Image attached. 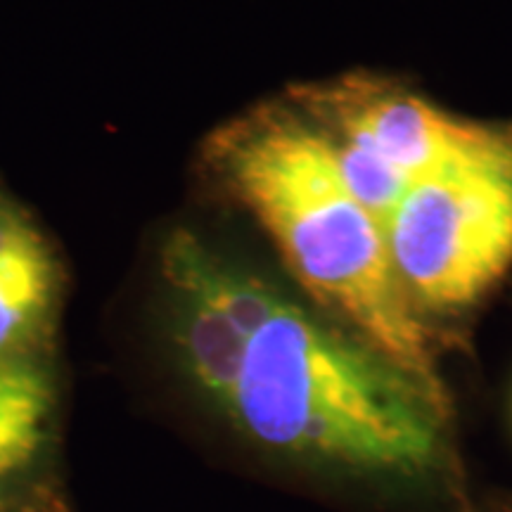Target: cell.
I'll return each mask as SVG.
<instances>
[{
  "label": "cell",
  "mask_w": 512,
  "mask_h": 512,
  "mask_svg": "<svg viewBox=\"0 0 512 512\" xmlns=\"http://www.w3.org/2000/svg\"><path fill=\"white\" fill-rule=\"evenodd\" d=\"M60 268L43 230L0 185V361L38 358L53 330Z\"/></svg>",
  "instance_id": "5"
},
{
  "label": "cell",
  "mask_w": 512,
  "mask_h": 512,
  "mask_svg": "<svg viewBox=\"0 0 512 512\" xmlns=\"http://www.w3.org/2000/svg\"><path fill=\"white\" fill-rule=\"evenodd\" d=\"M171 356L254 446L328 475L425 484L448 463V406L406 370L190 228L159 249Z\"/></svg>",
  "instance_id": "1"
},
{
  "label": "cell",
  "mask_w": 512,
  "mask_h": 512,
  "mask_svg": "<svg viewBox=\"0 0 512 512\" xmlns=\"http://www.w3.org/2000/svg\"><path fill=\"white\" fill-rule=\"evenodd\" d=\"M0 512H3V510H0Z\"/></svg>",
  "instance_id": "7"
},
{
  "label": "cell",
  "mask_w": 512,
  "mask_h": 512,
  "mask_svg": "<svg viewBox=\"0 0 512 512\" xmlns=\"http://www.w3.org/2000/svg\"><path fill=\"white\" fill-rule=\"evenodd\" d=\"M287 102L325 138L370 152L408 183L512 140V128L453 117L408 88L366 74L306 83L290 91Z\"/></svg>",
  "instance_id": "4"
},
{
  "label": "cell",
  "mask_w": 512,
  "mask_h": 512,
  "mask_svg": "<svg viewBox=\"0 0 512 512\" xmlns=\"http://www.w3.org/2000/svg\"><path fill=\"white\" fill-rule=\"evenodd\" d=\"M53 406V380L38 358L0 361V482L34 463Z\"/></svg>",
  "instance_id": "6"
},
{
  "label": "cell",
  "mask_w": 512,
  "mask_h": 512,
  "mask_svg": "<svg viewBox=\"0 0 512 512\" xmlns=\"http://www.w3.org/2000/svg\"><path fill=\"white\" fill-rule=\"evenodd\" d=\"M204 159L313 306L448 406L425 316L394 271L384 228L344 185L318 128L292 102H271L211 133Z\"/></svg>",
  "instance_id": "2"
},
{
  "label": "cell",
  "mask_w": 512,
  "mask_h": 512,
  "mask_svg": "<svg viewBox=\"0 0 512 512\" xmlns=\"http://www.w3.org/2000/svg\"><path fill=\"white\" fill-rule=\"evenodd\" d=\"M384 238L422 316L475 306L512 266V140L408 185Z\"/></svg>",
  "instance_id": "3"
}]
</instances>
